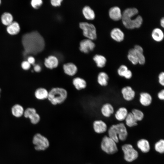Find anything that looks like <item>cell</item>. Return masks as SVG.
Returning a JSON list of instances; mask_svg holds the SVG:
<instances>
[{"instance_id":"obj_10","label":"cell","mask_w":164,"mask_h":164,"mask_svg":"<svg viewBox=\"0 0 164 164\" xmlns=\"http://www.w3.org/2000/svg\"><path fill=\"white\" fill-rule=\"evenodd\" d=\"M63 68L64 73L70 77L74 76L77 73V66L72 63H68L64 64Z\"/></svg>"},{"instance_id":"obj_6","label":"cell","mask_w":164,"mask_h":164,"mask_svg":"<svg viewBox=\"0 0 164 164\" xmlns=\"http://www.w3.org/2000/svg\"><path fill=\"white\" fill-rule=\"evenodd\" d=\"M121 149L124 153V158L128 162H132L136 160L138 157V152L130 144L127 143L123 145Z\"/></svg>"},{"instance_id":"obj_29","label":"cell","mask_w":164,"mask_h":164,"mask_svg":"<svg viewBox=\"0 0 164 164\" xmlns=\"http://www.w3.org/2000/svg\"><path fill=\"white\" fill-rule=\"evenodd\" d=\"M13 17L12 15L7 12L3 13L1 17V21L2 24L8 26L13 22Z\"/></svg>"},{"instance_id":"obj_39","label":"cell","mask_w":164,"mask_h":164,"mask_svg":"<svg viewBox=\"0 0 164 164\" xmlns=\"http://www.w3.org/2000/svg\"><path fill=\"white\" fill-rule=\"evenodd\" d=\"M158 81L162 86H164V72H161L158 75Z\"/></svg>"},{"instance_id":"obj_42","label":"cell","mask_w":164,"mask_h":164,"mask_svg":"<svg viewBox=\"0 0 164 164\" xmlns=\"http://www.w3.org/2000/svg\"><path fill=\"white\" fill-rule=\"evenodd\" d=\"M157 96L159 99L161 100H164V90L162 89L158 93Z\"/></svg>"},{"instance_id":"obj_25","label":"cell","mask_w":164,"mask_h":164,"mask_svg":"<svg viewBox=\"0 0 164 164\" xmlns=\"http://www.w3.org/2000/svg\"><path fill=\"white\" fill-rule=\"evenodd\" d=\"M134 48L136 52L138 63L140 65L144 64L145 63V59L143 53V50L142 48L139 45H136L135 46Z\"/></svg>"},{"instance_id":"obj_40","label":"cell","mask_w":164,"mask_h":164,"mask_svg":"<svg viewBox=\"0 0 164 164\" xmlns=\"http://www.w3.org/2000/svg\"><path fill=\"white\" fill-rule=\"evenodd\" d=\"M132 76V71L128 69L126 72L124 76V77L127 79H131Z\"/></svg>"},{"instance_id":"obj_32","label":"cell","mask_w":164,"mask_h":164,"mask_svg":"<svg viewBox=\"0 0 164 164\" xmlns=\"http://www.w3.org/2000/svg\"><path fill=\"white\" fill-rule=\"evenodd\" d=\"M155 150L160 154H163L164 152V140L161 139L157 141L155 144Z\"/></svg>"},{"instance_id":"obj_45","label":"cell","mask_w":164,"mask_h":164,"mask_svg":"<svg viewBox=\"0 0 164 164\" xmlns=\"http://www.w3.org/2000/svg\"><path fill=\"white\" fill-rule=\"evenodd\" d=\"M160 23L161 26L163 28L164 27V18L163 17L161 19Z\"/></svg>"},{"instance_id":"obj_34","label":"cell","mask_w":164,"mask_h":164,"mask_svg":"<svg viewBox=\"0 0 164 164\" xmlns=\"http://www.w3.org/2000/svg\"><path fill=\"white\" fill-rule=\"evenodd\" d=\"M36 113L37 111L35 108L29 107L25 110L23 116L25 118H29Z\"/></svg>"},{"instance_id":"obj_12","label":"cell","mask_w":164,"mask_h":164,"mask_svg":"<svg viewBox=\"0 0 164 164\" xmlns=\"http://www.w3.org/2000/svg\"><path fill=\"white\" fill-rule=\"evenodd\" d=\"M121 93L123 98L127 101L132 100L135 95V91L130 86H126L122 88Z\"/></svg>"},{"instance_id":"obj_14","label":"cell","mask_w":164,"mask_h":164,"mask_svg":"<svg viewBox=\"0 0 164 164\" xmlns=\"http://www.w3.org/2000/svg\"><path fill=\"white\" fill-rule=\"evenodd\" d=\"M44 63L46 68L52 70L58 67L59 61L58 59L56 56H50L45 59Z\"/></svg>"},{"instance_id":"obj_24","label":"cell","mask_w":164,"mask_h":164,"mask_svg":"<svg viewBox=\"0 0 164 164\" xmlns=\"http://www.w3.org/2000/svg\"><path fill=\"white\" fill-rule=\"evenodd\" d=\"M128 113L126 108L120 107L116 111L114 114L115 117L118 121H122L125 120Z\"/></svg>"},{"instance_id":"obj_21","label":"cell","mask_w":164,"mask_h":164,"mask_svg":"<svg viewBox=\"0 0 164 164\" xmlns=\"http://www.w3.org/2000/svg\"><path fill=\"white\" fill-rule=\"evenodd\" d=\"M24 110L23 107L22 105L16 104L12 107L11 112L14 117L19 118L23 116Z\"/></svg>"},{"instance_id":"obj_17","label":"cell","mask_w":164,"mask_h":164,"mask_svg":"<svg viewBox=\"0 0 164 164\" xmlns=\"http://www.w3.org/2000/svg\"><path fill=\"white\" fill-rule=\"evenodd\" d=\"M49 91L45 88L40 87L35 91L34 95L35 98L39 100H43L47 99Z\"/></svg>"},{"instance_id":"obj_27","label":"cell","mask_w":164,"mask_h":164,"mask_svg":"<svg viewBox=\"0 0 164 164\" xmlns=\"http://www.w3.org/2000/svg\"><path fill=\"white\" fill-rule=\"evenodd\" d=\"M164 33L160 28H156L154 29L152 32V36L153 39L157 42H160L164 38Z\"/></svg>"},{"instance_id":"obj_16","label":"cell","mask_w":164,"mask_h":164,"mask_svg":"<svg viewBox=\"0 0 164 164\" xmlns=\"http://www.w3.org/2000/svg\"><path fill=\"white\" fill-rule=\"evenodd\" d=\"M138 148L141 151L145 153H148L150 149V145L149 141L145 138H141L137 142Z\"/></svg>"},{"instance_id":"obj_1","label":"cell","mask_w":164,"mask_h":164,"mask_svg":"<svg viewBox=\"0 0 164 164\" xmlns=\"http://www.w3.org/2000/svg\"><path fill=\"white\" fill-rule=\"evenodd\" d=\"M22 43L24 49L23 56L36 55L43 51L45 46L44 38L37 31L26 33L22 36Z\"/></svg>"},{"instance_id":"obj_15","label":"cell","mask_w":164,"mask_h":164,"mask_svg":"<svg viewBox=\"0 0 164 164\" xmlns=\"http://www.w3.org/2000/svg\"><path fill=\"white\" fill-rule=\"evenodd\" d=\"M109 15L112 20L118 21L121 19L122 14L120 8L117 6L112 7L109 10Z\"/></svg>"},{"instance_id":"obj_7","label":"cell","mask_w":164,"mask_h":164,"mask_svg":"<svg viewBox=\"0 0 164 164\" xmlns=\"http://www.w3.org/2000/svg\"><path fill=\"white\" fill-rule=\"evenodd\" d=\"M32 142L35 149L38 151L44 150L50 145L48 139L39 133H37L34 136Z\"/></svg>"},{"instance_id":"obj_5","label":"cell","mask_w":164,"mask_h":164,"mask_svg":"<svg viewBox=\"0 0 164 164\" xmlns=\"http://www.w3.org/2000/svg\"><path fill=\"white\" fill-rule=\"evenodd\" d=\"M117 143L108 136L105 135L102 138L101 144L102 150L108 155H112L118 151Z\"/></svg>"},{"instance_id":"obj_30","label":"cell","mask_w":164,"mask_h":164,"mask_svg":"<svg viewBox=\"0 0 164 164\" xmlns=\"http://www.w3.org/2000/svg\"><path fill=\"white\" fill-rule=\"evenodd\" d=\"M125 120L126 125L129 127H133L138 125V121L131 112L128 113Z\"/></svg>"},{"instance_id":"obj_38","label":"cell","mask_w":164,"mask_h":164,"mask_svg":"<svg viewBox=\"0 0 164 164\" xmlns=\"http://www.w3.org/2000/svg\"><path fill=\"white\" fill-rule=\"evenodd\" d=\"M31 65L26 60L23 61L21 64L22 69L25 70H27L30 69Z\"/></svg>"},{"instance_id":"obj_9","label":"cell","mask_w":164,"mask_h":164,"mask_svg":"<svg viewBox=\"0 0 164 164\" xmlns=\"http://www.w3.org/2000/svg\"><path fill=\"white\" fill-rule=\"evenodd\" d=\"M80 51L85 53H88L93 50L95 47L94 43L92 40L85 39L81 41L80 43Z\"/></svg>"},{"instance_id":"obj_31","label":"cell","mask_w":164,"mask_h":164,"mask_svg":"<svg viewBox=\"0 0 164 164\" xmlns=\"http://www.w3.org/2000/svg\"><path fill=\"white\" fill-rule=\"evenodd\" d=\"M127 57L128 60L133 64L136 65L138 63V60L136 56V52L134 48H131L129 50Z\"/></svg>"},{"instance_id":"obj_18","label":"cell","mask_w":164,"mask_h":164,"mask_svg":"<svg viewBox=\"0 0 164 164\" xmlns=\"http://www.w3.org/2000/svg\"><path fill=\"white\" fill-rule=\"evenodd\" d=\"M152 101V97L149 93L142 92L140 94L139 102L143 106L147 107L150 105Z\"/></svg>"},{"instance_id":"obj_8","label":"cell","mask_w":164,"mask_h":164,"mask_svg":"<svg viewBox=\"0 0 164 164\" xmlns=\"http://www.w3.org/2000/svg\"><path fill=\"white\" fill-rule=\"evenodd\" d=\"M79 26L83 30L84 36L88 39L93 40L96 39V30L94 25L86 22H81L79 23Z\"/></svg>"},{"instance_id":"obj_4","label":"cell","mask_w":164,"mask_h":164,"mask_svg":"<svg viewBox=\"0 0 164 164\" xmlns=\"http://www.w3.org/2000/svg\"><path fill=\"white\" fill-rule=\"evenodd\" d=\"M68 93L64 88L55 87L49 91L47 99L53 105H56L64 103L67 99Z\"/></svg>"},{"instance_id":"obj_19","label":"cell","mask_w":164,"mask_h":164,"mask_svg":"<svg viewBox=\"0 0 164 164\" xmlns=\"http://www.w3.org/2000/svg\"><path fill=\"white\" fill-rule=\"evenodd\" d=\"M110 35L113 39L118 42L122 41L124 38V32L118 28H115L112 29Z\"/></svg>"},{"instance_id":"obj_23","label":"cell","mask_w":164,"mask_h":164,"mask_svg":"<svg viewBox=\"0 0 164 164\" xmlns=\"http://www.w3.org/2000/svg\"><path fill=\"white\" fill-rule=\"evenodd\" d=\"M20 26L19 24L15 21H13L7 26L6 31L10 35H14L18 34L20 32Z\"/></svg>"},{"instance_id":"obj_44","label":"cell","mask_w":164,"mask_h":164,"mask_svg":"<svg viewBox=\"0 0 164 164\" xmlns=\"http://www.w3.org/2000/svg\"><path fill=\"white\" fill-rule=\"evenodd\" d=\"M31 65H34L35 62V58L32 56H29L27 60Z\"/></svg>"},{"instance_id":"obj_35","label":"cell","mask_w":164,"mask_h":164,"mask_svg":"<svg viewBox=\"0 0 164 164\" xmlns=\"http://www.w3.org/2000/svg\"><path fill=\"white\" fill-rule=\"evenodd\" d=\"M31 122L33 124H36L40 121V117L37 112L32 116L29 118Z\"/></svg>"},{"instance_id":"obj_13","label":"cell","mask_w":164,"mask_h":164,"mask_svg":"<svg viewBox=\"0 0 164 164\" xmlns=\"http://www.w3.org/2000/svg\"><path fill=\"white\" fill-rule=\"evenodd\" d=\"M72 84L75 89L78 91L84 89L87 86L86 80L79 77H74L72 80Z\"/></svg>"},{"instance_id":"obj_28","label":"cell","mask_w":164,"mask_h":164,"mask_svg":"<svg viewBox=\"0 0 164 164\" xmlns=\"http://www.w3.org/2000/svg\"><path fill=\"white\" fill-rule=\"evenodd\" d=\"M82 12L84 17L88 20H93L95 17L94 11L89 6L84 7L82 10Z\"/></svg>"},{"instance_id":"obj_20","label":"cell","mask_w":164,"mask_h":164,"mask_svg":"<svg viewBox=\"0 0 164 164\" xmlns=\"http://www.w3.org/2000/svg\"><path fill=\"white\" fill-rule=\"evenodd\" d=\"M102 114L104 117H109L114 112V109L110 103H106L104 104L101 109Z\"/></svg>"},{"instance_id":"obj_41","label":"cell","mask_w":164,"mask_h":164,"mask_svg":"<svg viewBox=\"0 0 164 164\" xmlns=\"http://www.w3.org/2000/svg\"><path fill=\"white\" fill-rule=\"evenodd\" d=\"M62 0H52L51 1V5L54 6H60L61 5Z\"/></svg>"},{"instance_id":"obj_22","label":"cell","mask_w":164,"mask_h":164,"mask_svg":"<svg viewBox=\"0 0 164 164\" xmlns=\"http://www.w3.org/2000/svg\"><path fill=\"white\" fill-rule=\"evenodd\" d=\"M109 77L105 72H101L98 74L97 77V81L98 84L102 87L108 85Z\"/></svg>"},{"instance_id":"obj_46","label":"cell","mask_w":164,"mask_h":164,"mask_svg":"<svg viewBox=\"0 0 164 164\" xmlns=\"http://www.w3.org/2000/svg\"><path fill=\"white\" fill-rule=\"evenodd\" d=\"M1 88H0V97H1Z\"/></svg>"},{"instance_id":"obj_2","label":"cell","mask_w":164,"mask_h":164,"mask_svg":"<svg viewBox=\"0 0 164 164\" xmlns=\"http://www.w3.org/2000/svg\"><path fill=\"white\" fill-rule=\"evenodd\" d=\"M138 12V9L135 8H128L125 9L122 14V20L125 26L128 29L138 28L141 26L143 19L140 15L135 18L132 19Z\"/></svg>"},{"instance_id":"obj_43","label":"cell","mask_w":164,"mask_h":164,"mask_svg":"<svg viewBox=\"0 0 164 164\" xmlns=\"http://www.w3.org/2000/svg\"><path fill=\"white\" fill-rule=\"evenodd\" d=\"M42 68L40 66L39 64H34L33 70L36 73H39L41 71Z\"/></svg>"},{"instance_id":"obj_33","label":"cell","mask_w":164,"mask_h":164,"mask_svg":"<svg viewBox=\"0 0 164 164\" xmlns=\"http://www.w3.org/2000/svg\"><path fill=\"white\" fill-rule=\"evenodd\" d=\"M131 112L138 121H141L144 118V113L140 110L133 109Z\"/></svg>"},{"instance_id":"obj_3","label":"cell","mask_w":164,"mask_h":164,"mask_svg":"<svg viewBox=\"0 0 164 164\" xmlns=\"http://www.w3.org/2000/svg\"><path fill=\"white\" fill-rule=\"evenodd\" d=\"M108 136L117 143L119 140L125 141L128 136V132L125 124L121 122L111 126L108 130Z\"/></svg>"},{"instance_id":"obj_37","label":"cell","mask_w":164,"mask_h":164,"mask_svg":"<svg viewBox=\"0 0 164 164\" xmlns=\"http://www.w3.org/2000/svg\"><path fill=\"white\" fill-rule=\"evenodd\" d=\"M42 0H32L31 2L32 7L35 9H37L39 8L43 4Z\"/></svg>"},{"instance_id":"obj_11","label":"cell","mask_w":164,"mask_h":164,"mask_svg":"<svg viewBox=\"0 0 164 164\" xmlns=\"http://www.w3.org/2000/svg\"><path fill=\"white\" fill-rule=\"evenodd\" d=\"M93 127L94 131L97 134H102L106 132L108 129L106 124L101 120H96L93 122Z\"/></svg>"},{"instance_id":"obj_36","label":"cell","mask_w":164,"mask_h":164,"mask_svg":"<svg viewBox=\"0 0 164 164\" xmlns=\"http://www.w3.org/2000/svg\"><path fill=\"white\" fill-rule=\"evenodd\" d=\"M128 69V67L126 65H121L118 69V73L120 76L123 77L124 74Z\"/></svg>"},{"instance_id":"obj_47","label":"cell","mask_w":164,"mask_h":164,"mask_svg":"<svg viewBox=\"0 0 164 164\" xmlns=\"http://www.w3.org/2000/svg\"><path fill=\"white\" fill-rule=\"evenodd\" d=\"M1 3V1L0 0V5Z\"/></svg>"},{"instance_id":"obj_26","label":"cell","mask_w":164,"mask_h":164,"mask_svg":"<svg viewBox=\"0 0 164 164\" xmlns=\"http://www.w3.org/2000/svg\"><path fill=\"white\" fill-rule=\"evenodd\" d=\"M93 59L97 67L100 68L104 67L106 65L107 60L104 56L96 54L93 58Z\"/></svg>"}]
</instances>
